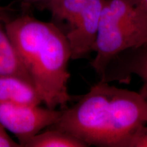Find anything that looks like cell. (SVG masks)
I'll return each instance as SVG.
<instances>
[{
  "label": "cell",
  "mask_w": 147,
  "mask_h": 147,
  "mask_svg": "<svg viewBox=\"0 0 147 147\" xmlns=\"http://www.w3.org/2000/svg\"><path fill=\"white\" fill-rule=\"evenodd\" d=\"M147 124V97L101 80L71 108L62 110L51 128L70 134L88 146L125 147Z\"/></svg>",
  "instance_id": "6da1fadb"
},
{
  "label": "cell",
  "mask_w": 147,
  "mask_h": 147,
  "mask_svg": "<svg viewBox=\"0 0 147 147\" xmlns=\"http://www.w3.org/2000/svg\"><path fill=\"white\" fill-rule=\"evenodd\" d=\"M5 25L42 103L51 109L67 108L71 53L66 34L55 23L28 14L12 18Z\"/></svg>",
  "instance_id": "7a4b0ae2"
},
{
  "label": "cell",
  "mask_w": 147,
  "mask_h": 147,
  "mask_svg": "<svg viewBox=\"0 0 147 147\" xmlns=\"http://www.w3.org/2000/svg\"><path fill=\"white\" fill-rule=\"evenodd\" d=\"M147 45V10L139 0H105L91 66L104 79L121 53Z\"/></svg>",
  "instance_id": "3957f363"
},
{
  "label": "cell",
  "mask_w": 147,
  "mask_h": 147,
  "mask_svg": "<svg viewBox=\"0 0 147 147\" xmlns=\"http://www.w3.org/2000/svg\"><path fill=\"white\" fill-rule=\"evenodd\" d=\"M62 110L38 106L0 102V123L23 144L45 128L54 125Z\"/></svg>",
  "instance_id": "277c9868"
},
{
  "label": "cell",
  "mask_w": 147,
  "mask_h": 147,
  "mask_svg": "<svg viewBox=\"0 0 147 147\" xmlns=\"http://www.w3.org/2000/svg\"><path fill=\"white\" fill-rule=\"evenodd\" d=\"M105 0H85L76 23L66 34L71 59H78L93 52Z\"/></svg>",
  "instance_id": "5b68a950"
},
{
  "label": "cell",
  "mask_w": 147,
  "mask_h": 147,
  "mask_svg": "<svg viewBox=\"0 0 147 147\" xmlns=\"http://www.w3.org/2000/svg\"><path fill=\"white\" fill-rule=\"evenodd\" d=\"M12 12H0V76L13 75L32 82L6 29ZM34 84V83H33Z\"/></svg>",
  "instance_id": "8992f818"
},
{
  "label": "cell",
  "mask_w": 147,
  "mask_h": 147,
  "mask_svg": "<svg viewBox=\"0 0 147 147\" xmlns=\"http://www.w3.org/2000/svg\"><path fill=\"white\" fill-rule=\"evenodd\" d=\"M0 102L38 106L41 97L32 82L13 75L0 76Z\"/></svg>",
  "instance_id": "52a82bcc"
},
{
  "label": "cell",
  "mask_w": 147,
  "mask_h": 147,
  "mask_svg": "<svg viewBox=\"0 0 147 147\" xmlns=\"http://www.w3.org/2000/svg\"><path fill=\"white\" fill-rule=\"evenodd\" d=\"M85 143L57 129L37 134L23 144V147H87Z\"/></svg>",
  "instance_id": "ba28073f"
},
{
  "label": "cell",
  "mask_w": 147,
  "mask_h": 147,
  "mask_svg": "<svg viewBox=\"0 0 147 147\" xmlns=\"http://www.w3.org/2000/svg\"><path fill=\"white\" fill-rule=\"evenodd\" d=\"M84 1L85 0H46L38 8L49 10L53 18L66 22L71 29L76 23Z\"/></svg>",
  "instance_id": "9c48e42d"
},
{
  "label": "cell",
  "mask_w": 147,
  "mask_h": 147,
  "mask_svg": "<svg viewBox=\"0 0 147 147\" xmlns=\"http://www.w3.org/2000/svg\"><path fill=\"white\" fill-rule=\"evenodd\" d=\"M126 74H135L147 83V51L134 57L126 66Z\"/></svg>",
  "instance_id": "30bf717a"
},
{
  "label": "cell",
  "mask_w": 147,
  "mask_h": 147,
  "mask_svg": "<svg viewBox=\"0 0 147 147\" xmlns=\"http://www.w3.org/2000/svg\"><path fill=\"white\" fill-rule=\"evenodd\" d=\"M125 147H147V125L142 126L129 138Z\"/></svg>",
  "instance_id": "8fae6325"
},
{
  "label": "cell",
  "mask_w": 147,
  "mask_h": 147,
  "mask_svg": "<svg viewBox=\"0 0 147 147\" xmlns=\"http://www.w3.org/2000/svg\"><path fill=\"white\" fill-rule=\"evenodd\" d=\"M0 147H21L7 133L6 129L0 123Z\"/></svg>",
  "instance_id": "7c38bea8"
},
{
  "label": "cell",
  "mask_w": 147,
  "mask_h": 147,
  "mask_svg": "<svg viewBox=\"0 0 147 147\" xmlns=\"http://www.w3.org/2000/svg\"><path fill=\"white\" fill-rule=\"evenodd\" d=\"M21 2L23 3V5H25V6H36L38 8V7L42 4V3H44L46 0H21Z\"/></svg>",
  "instance_id": "4fadbf2b"
},
{
  "label": "cell",
  "mask_w": 147,
  "mask_h": 147,
  "mask_svg": "<svg viewBox=\"0 0 147 147\" xmlns=\"http://www.w3.org/2000/svg\"><path fill=\"white\" fill-rule=\"evenodd\" d=\"M14 9L11 8V6H1L0 5V12H13Z\"/></svg>",
  "instance_id": "5bb4252c"
},
{
  "label": "cell",
  "mask_w": 147,
  "mask_h": 147,
  "mask_svg": "<svg viewBox=\"0 0 147 147\" xmlns=\"http://www.w3.org/2000/svg\"><path fill=\"white\" fill-rule=\"evenodd\" d=\"M139 1L143 5V7L147 10V0H139Z\"/></svg>",
  "instance_id": "9a60e30c"
},
{
  "label": "cell",
  "mask_w": 147,
  "mask_h": 147,
  "mask_svg": "<svg viewBox=\"0 0 147 147\" xmlns=\"http://www.w3.org/2000/svg\"><path fill=\"white\" fill-rule=\"evenodd\" d=\"M144 89H145V91L147 92V83L144 84Z\"/></svg>",
  "instance_id": "2e32d148"
}]
</instances>
